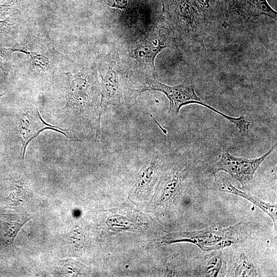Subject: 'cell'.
Wrapping results in <instances>:
<instances>
[{"instance_id": "16", "label": "cell", "mask_w": 277, "mask_h": 277, "mask_svg": "<svg viewBox=\"0 0 277 277\" xmlns=\"http://www.w3.org/2000/svg\"><path fill=\"white\" fill-rule=\"evenodd\" d=\"M4 0H0V4L3 2Z\"/></svg>"}, {"instance_id": "2", "label": "cell", "mask_w": 277, "mask_h": 277, "mask_svg": "<svg viewBox=\"0 0 277 277\" xmlns=\"http://www.w3.org/2000/svg\"><path fill=\"white\" fill-rule=\"evenodd\" d=\"M275 146L276 144L261 157L252 159L234 156L229 152L228 149L224 148L214 165V172L220 171L227 172L243 186H246L252 182L255 171Z\"/></svg>"}, {"instance_id": "8", "label": "cell", "mask_w": 277, "mask_h": 277, "mask_svg": "<svg viewBox=\"0 0 277 277\" xmlns=\"http://www.w3.org/2000/svg\"><path fill=\"white\" fill-rule=\"evenodd\" d=\"M217 180L221 191L240 196L259 207L271 218L275 229H276L277 207L276 205L266 203L247 192L237 189L228 180L222 178L220 174H219Z\"/></svg>"}, {"instance_id": "3", "label": "cell", "mask_w": 277, "mask_h": 277, "mask_svg": "<svg viewBox=\"0 0 277 277\" xmlns=\"http://www.w3.org/2000/svg\"><path fill=\"white\" fill-rule=\"evenodd\" d=\"M18 126L23 158L28 144L44 130L52 129L67 136L63 129L44 122L36 107H30L24 110L21 116Z\"/></svg>"}, {"instance_id": "9", "label": "cell", "mask_w": 277, "mask_h": 277, "mask_svg": "<svg viewBox=\"0 0 277 277\" xmlns=\"http://www.w3.org/2000/svg\"><path fill=\"white\" fill-rule=\"evenodd\" d=\"M181 183V175L179 172H175L167 179L161 196V202L165 203L171 200L180 189Z\"/></svg>"}, {"instance_id": "6", "label": "cell", "mask_w": 277, "mask_h": 277, "mask_svg": "<svg viewBox=\"0 0 277 277\" xmlns=\"http://www.w3.org/2000/svg\"><path fill=\"white\" fill-rule=\"evenodd\" d=\"M221 1L190 0L208 29L222 27L227 23L228 15L222 9Z\"/></svg>"}, {"instance_id": "14", "label": "cell", "mask_w": 277, "mask_h": 277, "mask_svg": "<svg viewBox=\"0 0 277 277\" xmlns=\"http://www.w3.org/2000/svg\"><path fill=\"white\" fill-rule=\"evenodd\" d=\"M105 4L113 7L120 9L125 8L127 5V0H104Z\"/></svg>"}, {"instance_id": "12", "label": "cell", "mask_w": 277, "mask_h": 277, "mask_svg": "<svg viewBox=\"0 0 277 277\" xmlns=\"http://www.w3.org/2000/svg\"><path fill=\"white\" fill-rule=\"evenodd\" d=\"M9 49L12 52H21L29 55L33 65L36 67L45 69L47 68L49 65L48 58L45 55L38 54L35 52H28L15 48H9Z\"/></svg>"}, {"instance_id": "11", "label": "cell", "mask_w": 277, "mask_h": 277, "mask_svg": "<svg viewBox=\"0 0 277 277\" xmlns=\"http://www.w3.org/2000/svg\"><path fill=\"white\" fill-rule=\"evenodd\" d=\"M258 273L251 263L249 262L243 255L240 258L236 267L235 276H255Z\"/></svg>"}, {"instance_id": "7", "label": "cell", "mask_w": 277, "mask_h": 277, "mask_svg": "<svg viewBox=\"0 0 277 277\" xmlns=\"http://www.w3.org/2000/svg\"><path fill=\"white\" fill-rule=\"evenodd\" d=\"M232 6L236 14L246 21L260 15L268 16L276 21V12L266 0H232Z\"/></svg>"}, {"instance_id": "15", "label": "cell", "mask_w": 277, "mask_h": 277, "mask_svg": "<svg viewBox=\"0 0 277 277\" xmlns=\"http://www.w3.org/2000/svg\"><path fill=\"white\" fill-rule=\"evenodd\" d=\"M0 68L4 70V71H8L9 70V67L6 65L5 63H4L3 61L2 58L0 56Z\"/></svg>"}, {"instance_id": "5", "label": "cell", "mask_w": 277, "mask_h": 277, "mask_svg": "<svg viewBox=\"0 0 277 277\" xmlns=\"http://www.w3.org/2000/svg\"><path fill=\"white\" fill-rule=\"evenodd\" d=\"M168 30L164 29L152 43L146 42L140 44L134 51V57L140 63L155 70L154 60L157 54L164 49L171 46L173 38Z\"/></svg>"}, {"instance_id": "13", "label": "cell", "mask_w": 277, "mask_h": 277, "mask_svg": "<svg viewBox=\"0 0 277 277\" xmlns=\"http://www.w3.org/2000/svg\"><path fill=\"white\" fill-rule=\"evenodd\" d=\"M221 258L215 255L212 257L205 266V272L208 276H216L220 271L222 266Z\"/></svg>"}, {"instance_id": "1", "label": "cell", "mask_w": 277, "mask_h": 277, "mask_svg": "<svg viewBox=\"0 0 277 277\" xmlns=\"http://www.w3.org/2000/svg\"><path fill=\"white\" fill-rule=\"evenodd\" d=\"M145 91H157L165 94L169 101V113L171 114H177L181 108L185 105L197 104L222 116L235 125L240 132L245 131L248 127L249 121L246 116H230L202 101L196 94L193 86L188 80H185L178 85L171 86L161 83L156 77L149 78L146 82V86L141 90L142 92Z\"/></svg>"}, {"instance_id": "4", "label": "cell", "mask_w": 277, "mask_h": 277, "mask_svg": "<svg viewBox=\"0 0 277 277\" xmlns=\"http://www.w3.org/2000/svg\"><path fill=\"white\" fill-rule=\"evenodd\" d=\"M101 88V116L108 106H118L125 102L121 79L111 66H109L107 72L102 77Z\"/></svg>"}, {"instance_id": "10", "label": "cell", "mask_w": 277, "mask_h": 277, "mask_svg": "<svg viewBox=\"0 0 277 277\" xmlns=\"http://www.w3.org/2000/svg\"><path fill=\"white\" fill-rule=\"evenodd\" d=\"M155 171V162L152 161L139 175L136 183V192L138 194L144 190L151 182Z\"/></svg>"}]
</instances>
